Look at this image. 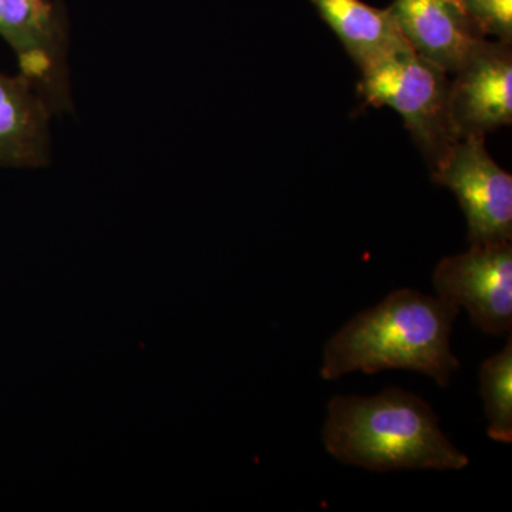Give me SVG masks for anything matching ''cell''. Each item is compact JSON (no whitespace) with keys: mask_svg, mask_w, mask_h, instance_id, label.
<instances>
[{"mask_svg":"<svg viewBox=\"0 0 512 512\" xmlns=\"http://www.w3.org/2000/svg\"><path fill=\"white\" fill-rule=\"evenodd\" d=\"M460 308L413 289L389 293L357 313L326 342L320 376L338 380L349 373L410 370L447 387L460 369L451 333Z\"/></svg>","mask_w":512,"mask_h":512,"instance_id":"6da1fadb","label":"cell"},{"mask_svg":"<svg viewBox=\"0 0 512 512\" xmlns=\"http://www.w3.org/2000/svg\"><path fill=\"white\" fill-rule=\"evenodd\" d=\"M322 439L340 463L373 473L458 471L470 464L441 430L430 403L399 387L369 397H332Z\"/></svg>","mask_w":512,"mask_h":512,"instance_id":"7a4b0ae2","label":"cell"},{"mask_svg":"<svg viewBox=\"0 0 512 512\" xmlns=\"http://www.w3.org/2000/svg\"><path fill=\"white\" fill-rule=\"evenodd\" d=\"M359 93L366 103L390 107L403 117L431 170L458 140L448 114L447 73L410 46L360 67Z\"/></svg>","mask_w":512,"mask_h":512,"instance_id":"3957f363","label":"cell"},{"mask_svg":"<svg viewBox=\"0 0 512 512\" xmlns=\"http://www.w3.org/2000/svg\"><path fill=\"white\" fill-rule=\"evenodd\" d=\"M484 138H458L431 170L437 184L456 194L467 218L470 245L512 239V177L488 154Z\"/></svg>","mask_w":512,"mask_h":512,"instance_id":"277c9868","label":"cell"},{"mask_svg":"<svg viewBox=\"0 0 512 512\" xmlns=\"http://www.w3.org/2000/svg\"><path fill=\"white\" fill-rule=\"evenodd\" d=\"M437 296L466 309L485 335H511L512 245L510 241L470 245L463 254L441 259L434 269Z\"/></svg>","mask_w":512,"mask_h":512,"instance_id":"5b68a950","label":"cell"},{"mask_svg":"<svg viewBox=\"0 0 512 512\" xmlns=\"http://www.w3.org/2000/svg\"><path fill=\"white\" fill-rule=\"evenodd\" d=\"M0 37L15 53L20 74L39 87L53 109L70 107L60 6L50 0H0Z\"/></svg>","mask_w":512,"mask_h":512,"instance_id":"8992f818","label":"cell"},{"mask_svg":"<svg viewBox=\"0 0 512 512\" xmlns=\"http://www.w3.org/2000/svg\"><path fill=\"white\" fill-rule=\"evenodd\" d=\"M448 84V114L457 137L485 134L512 123L511 43L487 42Z\"/></svg>","mask_w":512,"mask_h":512,"instance_id":"52a82bcc","label":"cell"},{"mask_svg":"<svg viewBox=\"0 0 512 512\" xmlns=\"http://www.w3.org/2000/svg\"><path fill=\"white\" fill-rule=\"evenodd\" d=\"M397 28L414 52L454 74L485 40L456 0H393Z\"/></svg>","mask_w":512,"mask_h":512,"instance_id":"ba28073f","label":"cell"},{"mask_svg":"<svg viewBox=\"0 0 512 512\" xmlns=\"http://www.w3.org/2000/svg\"><path fill=\"white\" fill-rule=\"evenodd\" d=\"M52 103L28 77L0 74V165L49 163Z\"/></svg>","mask_w":512,"mask_h":512,"instance_id":"9c48e42d","label":"cell"},{"mask_svg":"<svg viewBox=\"0 0 512 512\" xmlns=\"http://www.w3.org/2000/svg\"><path fill=\"white\" fill-rule=\"evenodd\" d=\"M311 2L359 67L409 46L389 9L373 8L362 0Z\"/></svg>","mask_w":512,"mask_h":512,"instance_id":"30bf717a","label":"cell"},{"mask_svg":"<svg viewBox=\"0 0 512 512\" xmlns=\"http://www.w3.org/2000/svg\"><path fill=\"white\" fill-rule=\"evenodd\" d=\"M480 393L488 420V436L498 443L512 441V338L480 367Z\"/></svg>","mask_w":512,"mask_h":512,"instance_id":"8fae6325","label":"cell"},{"mask_svg":"<svg viewBox=\"0 0 512 512\" xmlns=\"http://www.w3.org/2000/svg\"><path fill=\"white\" fill-rule=\"evenodd\" d=\"M461 6L481 36L512 42V0H461Z\"/></svg>","mask_w":512,"mask_h":512,"instance_id":"7c38bea8","label":"cell"},{"mask_svg":"<svg viewBox=\"0 0 512 512\" xmlns=\"http://www.w3.org/2000/svg\"><path fill=\"white\" fill-rule=\"evenodd\" d=\"M456 2H457V3H460V5H461V0H456Z\"/></svg>","mask_w":512,"mask_h":512,"instance_id":"4fadbf2b","label":"cell"}]
</instances>
